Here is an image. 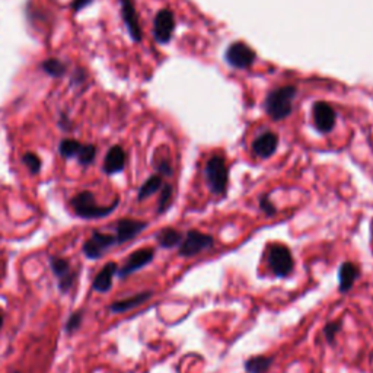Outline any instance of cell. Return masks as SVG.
<instances>
[{
	"label": "cell",
	"instance_id": "1",
	"mask_svg": "<svg viewBox=\"0 0 373 373\" xmlns=\"http://www.w3.org/2000/svg\"><path fill=\"white\" fill-rule=\"evenodd\" d=\"M120 198H116L109 206H100L95 196L90 191H81L70 200V206L78 217L82 219H102L113 213L118 208Z\"/></svg>",
	"mask_w": 373,
	"mask_h": 373
},
{
	"label": "cell",
	"instance_id": "2",
	"mask_svg": "<svg viewBox=\"0 0 373 373\" xmlns=\"http://www.w3.org/2000/svg\"><path fill=\"white\" fill-rule=\"evenodd\" d=\"M296 88L294 86H282L271 90L266 100L264 108L266 113L274 120L280 121L285 120L292 114L293 101L296 98Z\"/></svg>",
	"mask_w": 373,
	"mask_h": 373
},
{
	"label": "cell",
	"instance_id": "3",
	"mask_svg": "<svg viewBox=\"0 0 373 373\" xmlns=\"http://www.w3.org/2000/svg\"><path fill=\"white\" fill-rule=\"evenodd\" d=\"M204 178H206V184L209 186V190L215 196H225L226 189H228V166L225 159L219 155L212 156L206 168H204Z\"/></svg>",
	"mask_w": 373,
	"mask_h": 373
},
{
	"label": "cell",
	"instance_id": "4",
	"mask_svg": "<svg viewBox=\"0 0 373 373\" xmlns=\"http://www.w3.org/2000/svg\"><path fill=\"white\" fill-rule=\"evenodd\" d=\"M213 247L215 238L212 235L200 231H189L184 235L182 242L178 247V254L184 258H191L204 251L212 250Z\"/></svg>",
	"mask_w": 373,
	"mask_h": 373
},
{
	"label": "cell",
	"instance_id": "5",
	"mask_svg": "<svg viewBox=\"0 0 373 373\" xmlns=\"http://www.w3.org/2000/svg\"><path fill=\"white\" fill-rule=\"evenodd\" d=\"M269 266L276 277H287L294 269V261L290 250L283 244H274L269 251Z\"/></svg>",
	"mask_w": 373,
	"mask_h": 373
},
{
	"label": "cell",
	"instance_id": "6",
	"mask_svg": "<svg viewBox=\"0 0 373 373\" xmlns=\"http://www.w3.org/2000/svg\"><path fill=\"white\" fill-rule=\"evenodd\" d=\"M114 245H118L116 235L93 231L90 238L85 240V244L82 247V252L89 259H100L104 257V254L109 248H113Z\"/></svg>",
	"mask_w": 373,
	"mask_h": 373
},
{
	"label": "cell",
	"instance_id": "7",
	"mask_svg": "<svg viewBox=\"0 0 373 373\" xmlns=\"http://www.w3.org/2000/svg\"><path fill=\"white\" fill-rule=\"evenodd\" d=\"M154 258H155V250L154 248L136 250L135 252L128 255V258L126 259V263L123 264V267L118 269L117 276L120 278H126L128 276H132L133 273H136V271L142 270L143 267L151 264Z\"/></svg>",
	"mask_w": 373,
	"mask_h": 373
},
{
	"label": "cell",
	"instance_id": "8",
	"mask_svg": "<svg viewBox=\"0 0 373 373\" xmlns=\"http://www.w3.org/2000/svg\"><path fill=\"white\" fill-rule=\"evenodd\" d=\"M175 29V16L172 11L162 9L156 13L154 22V36L159 44L170 43Z\"/></svg>",
	"mask_w": 373,
	"mask_h": 373
},
{
	"label": "cell",
	"instance_id": "9",
	"mask_svg": "<svg viewBox=\"0 0 373 373\" xmlns=\"http://www.w3.org/2000/svg\"><path fill=\"white\" fill-rule=\"evenodd\" d=\"M225 57L235 69H248L255 62V51L245 43H233L226 50Z\"/></svg>",
	"mask_w": 373,
	"mask_h": 373
},
{
	"label": "cell",
	"instance_id": "10",
	"mask_svg": "<svg viewBox=\"0 0 373 373\" xmlns=\"http://www.w3.org/2000/svg\"><path fill=\"white\" fill-rule=\"evenodd\" d=\"M335 120H337V114H335L334 108L330 104L316 102L313 105V123L320 133L327 135L332 132Z\"/></svg>",
	"mask_w": 373,
	"mask_h": 373
},
{
	"label": "cell",
	"instance_id": "11",
	"mask_svg": "<svg viewBox=\"0 0 373 373\" xmlns=\"http://www.w3.org/2000/svg\"><path fill=\"white\" fill-rule=\"evenodd\" d=\"M147 228V222L136 219H120L116 223V238L117 244H126V242L135 239Z\"/></svg>",
	"mask_w": 373,
	"mask_h": 373
},
{
	"label": "cell",
	"instance_id": "12",
	"mask_svg": "<svg viewBox=\"0 0 373 373\" xmlns=\"http://www.w3.org/2000/svg\"><path fill=\"white\" fill-rule=\"evenodd\" d=\"M121 5V16L128 31V35L132 36V40L136 43L142 41V28L139 24V16L135 8L133 0H120Z\"/></svg>",
	"mask_w": 373,
	"mask_h": 373
},
{
	"label": "cell",
	"instance_id": "13",
	"mask_svg": "<svg viewBox=\"0 0 373 373\" xmlns=\"http://www.w3.org/2000/svg\"><path fill=\"white\" fill-rule=\"evenodd\" d=\"M277 146H278V136L273 132H266L263 135H259L252 142V152L261 159H269L276 154Z\"/></svg>",
	"mask_w": 373,
	"mask_h": 373
},
{
	"label": "cell",
	"instance_id": "14",
	"mask_svg": "<svg viewBox=\"0 0 373 373\" xmlns=\"http://www.w3.org/2000/svg\"><path fill=\"white\" fill-rule=\"evenodd\" d=\"M126 152L124 149L118 144L109 147V151L105 155L104 159V172L107 175H116L124 171L126 168Z\"/></svg>",
	"mask_w": 373,
	"mask_h": 373
},
{
	"label": "cell",
	"instance_id": "15",
	"mask_svg": "<svg viewBox=\"0 0 373 373\" xmlns=\"http://www.w3.org/2000/svg\"><path fill=\"white\" fill-rule=\"evenodd\" d=\"M118 271V266L114 261H109L107 263L100 273L93 278V283H92V289L98 292V293H107L113 287V280L117 276Z\"/></svg>",
	"mask_w": 373,
	"mask_h": 373
},
{
	"label": "cell",
	"instance_id": "16",
	"mask_svg": "<svg viewBox=\"0 0 373 373\" xmlns=\"http://www.w3.org/2000/svg\"><path fill=\"white\" fill-rule=\"evenodd\" d=\"M359 267L351 263V261H346L339 269V290L341 293H346L353 289V285L359 278Z\"/></svg>",
	"mask_w": 373,
	"mask_h": 373
},
{
	"label": "cell",
	"instance_id": "17",
	"mask_svg": "<svg viewBox=\"0 0 373 373\" xmlns=\"http://www.w3.org/2000/svg\"><path fill=\"white\" fill-rule=\"evenodd\" d=\"M152 294H154V292H151V290L137 293L135 296L127 297V299L117 301L114 304H111L109 309H111V312H114V313H123V312H127V311H132V309L143 305L144 302H147L152 297Z\"/></svg>",
	"mask_w": 373,
	"mask_h": 373
},
{
	"label": "cell",
	"instance_id": "18",
	"mask_svg": "<svg viewBox=\"0 0 373 373\" xmlns=\"http://www.w3.org/2000/svg\"><path fill=\"white\" fill-rule=\"evenodd\" d=\"M182 238H184V235L179 231L170 228V226L161 229L156 233V242L161 248H165V250L179 247V244L182 242Z\"/></svg>",
	"mask_w": 373,
	"mask_h": 373
},
{
	"label": "cell",
	"instance_id": "19",
	"mask_svg": "<svg viewBox=\"0 0 373 373\" xmlns=\"http://www.w3.org/2000/svg\"><path fill=\"white\" fill-rule=\"evenodd\" d=\"M163 185V177L159 174H155L152 177H149L139 189L137 193V201H143L149 197H152L154 194H156L158 191H161Z\"/></svg>",
	"mask_w": 373,
	"mask_h": 373
},
{
	"label": "cell",
	"instance_id": "20",
	"mask_svg": "<svg viewBox=\"0 0 373 373\" xmlns=\"http://www.w3.org/2000/svg\"><path fill=\"white\" fill-rule=\"evenodd\" d=\"M274 362V358L271 356H263V354H258V356L250 358L244 367L247 373H267Z\"/></svg>",
	"mask_w": 373,
	"mask_h": 373
},
{
	"label": "cell",
	"instance_id": "21",
	"mask_svg": "<svg viewBox=\"0 0 373 373\" xmlns=\"http://www.w3.org/2000/svg\"><path fill=\"white\" fill-rule=\"evenodd\" d=\"M41 70L48 74L50 78H63L65 74L67 73V65L65 62H62L60 59H55V57H51V59H46L43 63H41Z\"/></svg>",
	"mask_w": 373,
	"mask_h": 373
},
{
	"label": "cell",
	"instance_id": "22",
	"mask_svg": "<svg viewBox=\"0 0 373 373\" xmlns=\"http://www.w3.org/2000/svg\"><path fill=\"white\" fill-rule=\"evenodd\" d=\"M172 197H174V186L171 184H163L158 198V215H163L171 208Z\"/></svg>",
	"mask_w": 373,
	"mask_h": 373
},
{
	"label": "cell",
	"instance_id": "23",
	"mask_svg": "<svg viewBox=\"0 0 373 373\" xmlns=\"http://www.w3.org/2000/svg\"><path fill=\"white\" fill-rule=\"evenodd\" d=\"M82 147V143L74 140V139H63L59 144V154L62 155V158L65 159H72V158H76L79 151Z\"/></svg>",
	"mask_w": 373,
	"mask_h": 373
},
{
	"label": "cell",
	"instance_id": "24",
	"mask_svg": "<svg viewBox=\"0 0 373 373\" xmlns=\"http://www.w3.org/2000/svg\"><path fill=\"white\" fill-rule=\"evenodd\" d=\"M50 267L53 270V274L57 277V280L63 278L65 276H67L72 271L69 261L62 258V257H57V255L50 257Z\"/></svg>",
	"mask_w": 373,
	"mask_h": 373
},
{
	"label": "cell",
	"instance_id": "25",
	"mask_svg": "<svg viewBox=\"0 0 373 373\" xmlns=\"http://www.w3.org/2000/svg\"><path fill=\"white\" fill-rule=\"evenodd\" d=\"M97 152L98 149L95 144H82L76 159L82 166H89L93 163V161H95Z\"/></svg>",
	"mask_w": 373,
	"mask_h": 373
},
{
	"label": "cell",
	"instance_id": "26",
	"mask_svg": "<svg viewBox=\"0 0 373 373\" xmlns=\"http://www.w3.org/2000/svg\"><path fill=\"white\" fill-rule=\"evenodd\" d=\"M341 327H343V323L341 321H331V323H328L324 327V330H323L324 337H325V340H327V343L330 346H334L335 344V339H337L339 332L341 331Z\"/></svg>",
	"mask_w": 373,
	"mask_h": 373
},
{
	"label": "cell",
	"instance_id": "27",
	"mask_svg": "<svg viewBox=\"0 0 373 373\" xmlns=\"http://www.w3.org/2000/svg\"><path fill=\"white\" fill-rule=\"evenodd\" d=\"M82 320H83V311H76L70 313V316L67 318V323L65 325V330L69 335L76 332L81 327H82Z\"/></svg>",
	"mask_w": 373,
	"mask_h": 373
},
{
	"label": "cell",
	"instance_id": "28",
	"mask_svg": "<svg viewBox=\"0 0 373 373\" xmlns=\"http://www.w3.org/2000/svg\"><path fill=\"white\" fill-rule=\"evenodd\" d=\"M22 162H24V165L28 168L29 172L34 174V175H35V174H39V172L41 171V165H43V162H41L40 156L36 155V154L27 152V154L22 156Z\"/></svg>",
	"mask_w": 373,
	"mask_h": 373
},
{
	"label": "cell",
	"instance_id": "29",
	"mask_svg": "<svg viewBox=\"0 0 373 373\" xmlns=\"http://www.w3.org/2000/svg\"><path fill=\"white\" fill-rule=\"evenodd\" d=\"M76 278H78V273L72 270L67 276L59 280V290L62 293H69L70 289L74 286V283H76Z\"/></svg>",
	"mask_w": 373,
	"mask_h": 373
},
{
	"label": "cell",
	"instance_id": "30",
	"mask_svg": "<svg viewBox=\"0 0 373 373\" xmlns=\"http://www.w3.org/2000/svg\"><path fill=\"white\" fill-rule=\"evenodd\" d=\"M259 209L267 217H271V216H274L277 213V209H276V206H274L269 196L259 197Z\"/></svg>",
	"mask_w": 373,
	"mask_h": 373
},
{
	"label": "cell",
	"instance_id": "31",
	"mask_svg": "<svg viewBox=\"0 0 373 373\" xmlns=\"http://www.w3.org/2000/svg\"><path fill=\"white\" fill-rule=\"evenodd\" d=\"M155 168H156L158 174L162 175V177H171L172 175V166H171V163H170V161H168V159L158 161V163L155 165Z\"/></svg>",
	"mask_w": 373,
	"mask_h": 373
},
{
	"label": "cell",
	"instance_id": "32",
	"mask_svg": "<svg viewBox=\"0 0 373 373\" xmlns=\"http://www.w3.org/2000/svg\"><path fill=\"white\" fill-rule=\"evenodd\" d=\"M93 2H95V0H73L70 8L73 12H79V11L88 8L89 5H92Z\"/></svg>",
	"mask_w": 373,
	"mask_h": 373
},
{
	"label": "cell",
	"instance_id": "33",
	"mask_svg": "<svg viewBox=\"0 0 373 373\" xmlns=\"http://www.w3.org/2000/svg\"><path fill=\"white\" fill-rule=\"evenodd\" d=\"M85 79H86V73L83 69H76L73 72V76H72L73 85H82Z\"/></svg>",
	"mask_w": 373,
	"mask_h": 373
},
{
	"label": "cell",
	"instance_id": "34",
	"mask_svg": "<svg viewBox=\"0 0 373 373\" xmlns=\"http://www.w3.org/2000/svg\"><path fill=\"white\" fill-rule=\"evenodd\" d=\"M59 127L62 130H65V132H70V130H73V124L70 121V117L66 114V113H60V118H59Z\"/></svg>",
	"mask_w": 373,
	"mask_h": 373
},
{
	"label": "cell",
	"instance_id": "35",
	"mask_svg": "<svg viewBox=\"0 0 373 373\" xmlns=\"http://www.w3.org/2000/svg\"><path fill=\"white\" fill-rule=\"evenodd\" d=\"M2 327H4V316L0 315V330H2Z\"/></svg>",
	"mask_w": 373,
	"mask_h": 373
},
{
	"label": "cell",
	"instance_id": "36",
	"mask_svg": "<svg viewBox=\"0 0 373 373\" xmlns=\"http://www.w3.org/2000/svg\"><path fill=\"white\" fill-rule=\"evenodd\" d=\"M370 360H372V362H373V351H372V353H370Z\"/></svg>",
	"mask_w": 373,
	"mask_h": 373
}]
</instances>
